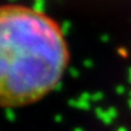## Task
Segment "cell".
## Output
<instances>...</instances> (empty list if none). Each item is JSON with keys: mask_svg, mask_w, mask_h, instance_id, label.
Segmentation results:
<instances>
[{"mask_svg": "<svg viewBox=\"0 0 131 131\" xmlns=\"http://www.w3.org/2000/svg\"><path fill=\"white\" fill-rule=\"evenodd\" d=\"M91 96H92V94H90V92H83L79 98L83 101H86V102H91Z\"/></svg>", "mask_w": 131, "mask_h": 131, "instance_id": "cell-8", "label": "cell"}, {"mask_svg": "<svg viewBox=\"0 0 131 131\" xmlns=\"http://www.w3.org/2000/svg\"><path fill=\"white\" fill-rule=\"evenodd\" d=\"M101 40H102V41H107L108 37H107V35H102V37H101Z\"/></svg>", "mask_w": 131, "mask_h": 131, "instance_id": "cell-14", "label": "cell"}, {"mask_svg": "<svg viewBox=\"0 0 131 131\" xmlns=\"http://www.w3.org/2000/svg\"><path fill=\"white\" fill-rule=\"evenodd\" d=\"M95 113H96V115H97L98 119L102 120L104 124H111V123H112L113 119L107 114V111H103L102 108L97 107L96 109H95Z\"/></svg>", "mask_w": 131, "mask_h": 131, "instance_id": "cell-3", "label": "cell"}, {"mask_svg": "<svg viewBox=\"0 0 131 131\" xmlns=\"http://www.w3.org/2000/svg\"><path fill=\"white\" fill-rule=\"evenodd\" d=\"M73 131H84V130H83L81 127H75V129H74Z\"/></svg>", "mask_w": 131, "mask_h": 131, "instance_id": "cell-15", "label": "cell"}, {"mask_svg": "<svg viewBox=\"0 0 131 131\" xmlns=\"http://www.w3.org/2000/svg\"><path fill=\"white\" fill-rule=\"evenodd\" d=\"M10 3H15V1H17V0H9Z\"/></svg>", "mask_w": 131, "mask_h": 131, "instance_id": "cell-18", "label": "cell"}, {"mask_svg": "<svg viewBox=\"0 0 131 131\" xmlns=\"http://www.w3.org/2000/svg\"><path fill=\"white\" fill-rule=\"evenodd\" d=\"M45 4H46L45 0H34V1H33V7L32 9L34 10L35 12L44 14V11H45Z\"/></svg>", "mask_w": 131, "mask_h": 131, "instance_id": "cell-4", "label": "cell"}, {"mask_svg": "<svg viewBox=\"0 0 131 131\" xmlns=\"http://www.w3.org/2000/svg\"><path fill=\"white\" fill-rule=\"evenodd\" d=\"M68 104L70 107H75L78 109H83V111H88L90 109V102H86V101H83V100H69L68 101Z\"/></svg>", "mask_w": 131, "mask_h": 131, "instance_id": "cell-2", "label": "cell"}, {"mask_svg": "<svg viewBox=\"0 0 131 131\" xmlns=\"http://www.w3.org/2000/svg\"><path fill=\"white\" fill-rule=\"evenodd\" d=\"M53 120H55L56 123H62V122H63V117H62V115H60V114H57V115H55V117H53Z\"/></svg>", "mask_w": 131, "mask_h": 131, "instance_id": "cell-13", "label": "cell"}, {"mask_svg": "<svg viewBox=\"0 0 131 131\" xmlns=\"http://www.w3.org/2000/svg\"><path fill=\"white\" fill-rule=\"evenodd\" d=\"M79 70L77 69V68H69V75L70 77H73V78H78L79 77Z\"/></svg>", "mask_w": 131, "mask_h": 131, "instance_id": "cell-10", "label": "cell"}, {"mask_svg": "<svg viewBox=\"0 0 131 131\" xmlns=\"http://www.w3.org/2000/svg\"><path fill=\"white\" fill-rule=\"evenodd\" d=\"M55 21L33 9L0 6V106L35 102L55 89L68 63Z\"/></svg>", "mask_w": 131, "mask_h": 131, "instance_id": "cell-1", "label": "cell"}, {"mask_svg": "<svg viewBox=\"0 0 131 131\" xmlns=\"http://www.w3.org/2000/svg\"><path fill=\"white\" fill-rule=\"evenodd\" d=\"M117 131H126V129H125V127H119Z\"/></svg>", "mask_w": 131, "mask_h": 131, "instance_id": "cell-16", "label": "cell"}, {"mask_svg": "<svg viewBox=\"0 0 131 131\" xmlns=\"http://www.w3.org/2000/svg\"><path fill=\"white\" fill-rule=\"evenodd\" d=\"M102 98H103V94L100 92V91H97V92L92 94V96H91V102H98V101H101Z\"/></svg>", "mask_w": 131, "mask_h": 131, "instance_id": "cell-7", "label": "cell"}, {"mask_svg": "<svg viewBox=\"0 0 131 131\" xmlns=\"http://www.w3.org/2000/svg\"><path fill=\"white\" fill-rule=\"evenodd\" d=\"M83 64L86 68H92L94 67V62H92V60H90V58H86V60L83 61Z\"/></svg>", "mask_w": 131, "mask_h": 131, "instance_id": "cell-9", "label": "cell"}, {"mask_svg": "<svg viewBox=\"0 0 131 131\" xmlns=\"http://www.w3.org/2000/svg\"><path fill=\"white\" fill-rule=\"evenodd\" d=\"M62 88H63V83H62V81H58V83L56 84V86H55L53 91H55V92H58V91H61Z\"/></svg>", "mask_w": 131, "mask_h": 131, "instance_id": "cell-12", "label": "cell"}, {"mask_svg": "<svg viewBox=\"0 0 131 131\" xmlns=\"http://www.w3.org/2000/svg\"><path fill=\"white\" fill-rule=\"evenodd\" d=\"M5 118L11 123L16 120V113L12 108H5Z\"/></svg>", "mask_w": 131, "mask_h": 131, "instance_id": "cell-5", "label": "cell"}, {"mask_svg": "<svg viewBox=\"0 0 131 131\" xmlns=\"http://www.w3.org/2000/svg\"><path fill=\"white\" fill-rule=\"evenodd\" d=\"M70 26H72V24H70L69 21H63V22H62V24H61V32H62V34H63V37L68 34Z\"/></svg>", "mask_w": 131, "mask_h": 131, "instance_id": "cell-6", "label": "cell"}, {"mask_svg": "<svg viewBox=\"0 0 131 131\" xmlns=\"http://www.w3.org/2000/svg\"><path fill=\"white\" fill-rule=\"evenodd\" d=\"M123 90H124L123 88H118V92H119V94H123V92H122Z\"/></svg>", "mask_w": 131, "mask_h": 131, "instance_id": "cell-17", "label": "cell"}, {"mask_svg": "<svg viewBox=\"0 0 131 131\" xmlns=\"http://www.w3.org/2000/svg\"><path fill=\"white\" fill-rule=\"evenodd\" d=\"M107 114L112 118V119H114V118L117 117V111H115L114 108H109V109H107Z\"/></svg>", "mask_w": 131, "mask_h": 131, "instance_id": "cell-11", "label": "cell"}]
</instances>
